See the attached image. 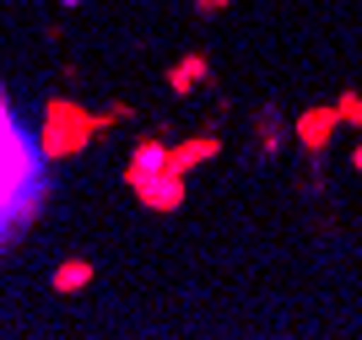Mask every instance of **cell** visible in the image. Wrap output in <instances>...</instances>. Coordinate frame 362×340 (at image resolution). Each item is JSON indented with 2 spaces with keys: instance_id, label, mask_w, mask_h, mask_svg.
Returning a JSON list of instances; mask_svg holds the SVG:
<instances>
[{
  "instance_id": "7a4b0ae2",
  "label": "cell",
  "mask_w": 362,
  "mask_h": 340,
  "mask_svg": "<svg viewBox=\"0 0 362 340\" xmlns=\"http://www.w3.org/2000/svg\"><path fill=\"white\" fill-rule=\"evenodd\" d=\"M151 168H163V146H146V151H141V178H146Z\"/></svg>"
},
{
  "instance_id": "3957f363",
  "label": "cell",
  "mask_w": 362,
  "mask_h": 340,
  "mask_svg": "<svg viewBox=\"0 0 362 340\" xmlns=\"http://www.w3.org/2000/svg\"><path fill=\"white\" fill-rule=\"evenodd\" d=\"M76 281H87V265H65L60 270V286H76Z\"/></svg>"
},
{
  "instance_id": "6da1fadb",
  "label": "cell",
  "mask_w": 362,
  "mask_h": 340,
  "mask_svg": "<svg viewBox=\"0 0 362 340\" xmlns=\"http://www.w3.org/2000/svg\"><path fill=\"white\" fill-rule=\"evenodd\" d=\"M6 114V108H0ZM33 151L22 146V135L0 119V233L11 222H28L33 216Z\"/></svg>"
}]
</instances>
